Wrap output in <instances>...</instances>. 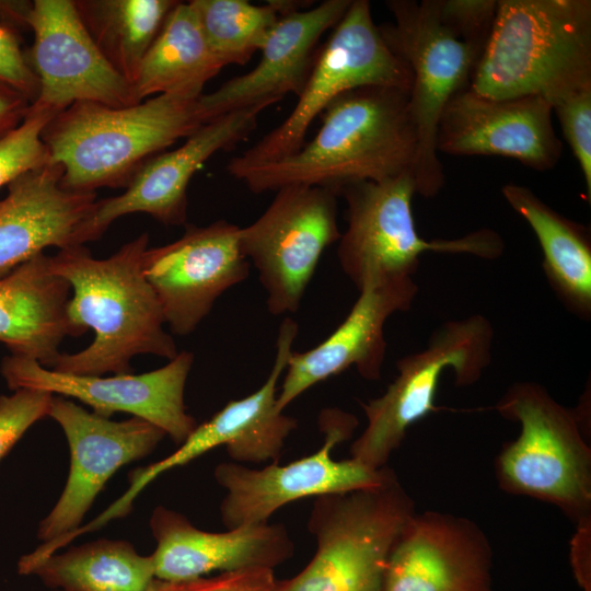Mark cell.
<instances>
[{
    "label": "cell",
    "instance_id": "f546056e",
    "mask_svg": "<svg viewBox=\"0 0 591 591\" xmlns=\"http://www.w3.org/2000/svg\"><path fill=\"white\" fill-rule=\"evenodd\" d=\"M202 33L224 65H244L260 50L268 34L287 12V1L253 4L246 0H190Z\"/></svg>",
    "mask_w": 591,
    "mask_h": 591
},
{
    "label": "cell",
    "instance_id": "74e56055",
    "mask_svg": "<svg viewBox=\"0 0 591 591\" xmlns=\"http://www.w3.org/2000/svg\"><path fill=\"white\" fill-rule=\"evenodd\" d=\"M148 591H158V590H157V580H155V582L153 583V586H152Z\"/></svg>",
    "mask_w": 591,
    "mask_h": 591
},
{
    "label": "cell",
    "instance_id": "9a60e30c",
    "mask_svg": "<svg viewBox=\"0 0 591 591\" xmlns=\"http://www.w3.org/2000/svg\"><path fill=\"white\" fill-rule=\"evenodd\" d=\"M193 362L192 352L181 351L157 370L104 378L61 373L36 360L10 355L2 359L0 370L12 391L34 389L76 398L107 418L117 412L128 413L155 425L181 444L197 426L184 403Z\"/></svg>",
    "mask_w": 591,
    "mask_h": 591
},
{
    "label": "cell",
    "instance_id": "3957f363",
    "mask_svg": "<svg viewBox=\"0 0 591 591\" xmlns=\"http://www.w3.org/2000/svg\"><path fill=\"white\" fill-rule=\"evenodd\" d=\"M591 88L590 0H497L470 89L483 96H540L552 106Z\"/></svg>",
    "mask_w": 591,
    "mask_h": 591
},
{
    "label": "cell",
    "instance_id": "e0dca14e",
    "mask_svg": "<svg viewBox=\"0 0 591 591\" xmlns=\"http://www.w3.org/2000/svg\"><path fill=\"white\" fill-rule=\"evenodd\" d=\"M274 101H262L220 115L200 126L185 142L150 159L125 192L97 199L81 230V244L100 239L118 218L143 212L164 225L187 220V188L197 171L213 154L243 141L256 128L259 114Z\"/></svg>",
    "mask_w": 591,
    "mask_h": 591
},
{
    "label": "cell",
    "instance_id": "d4e9b609",
    "mask_svg": "<svg viewBox=\"0 0 591 591\" xmlns=\"http://www.w3.org/2000/svg\"><path fill=\"white\" fill-rule=\"evenodd\" d=\"M70 291L45 253L0 278V343L50 369L63 338L79 336L68 316Z\"/></svg>",
    "mask_w": 591,
    "mask_h": 591
},
{
    "label": "cell",
    "instance_id": "9c48e42d",
    "mask_svg": "<svg viewBox=\"0 0 591 591\" xmlns=\"http://www.w3.org/2000/svg\"><path fill=\"white\" fill-rule=\"evenodd\" d=\"M493 341V325L482 314L441 324L424 349L396 362L397 375L385 392L361 404L367 425L350 457L373 470L387 466L407 430L434 410L442 374L450 369L455 385H473L490 364Z\"/></svg>",
    "mask_w": 591,
    "mask_h": 591
},
{
    "label": "cell",
    "instance_id": "30bf717a",
    "mask_svg": "<svg viewBox=\"0 0 591 591\" xmlns=\"http://www.w3.org/2000/svg\"><path fill=\"white\" fill-rule=\"evenodd\" d=\"M363 86L410 90L412 72L383 38L368 0H352L317 49L298 102L285 120L233 158L228 173L273 162L298 151L313 120L340 94Z\"/></svg>",
    "mask_w": 591,
    "mask_h": 591
},
{
    "label": "cell",
    "instance_id": "f35d334b",
    "mask_svg": "<svg viewBox=\"0 0 591 591\" xmlns=\"http://www.w3.org/2000/svg\"><path fill=\"white\" fill-rule=\"evenodd\" d=\"M51 591H59V590H51Z\"/></svg>",
    "mask_w": 591,
    "mask_h": 591
},
{
    "label": "cell",
    "instance_id": "83f0119b",
    "mask_svg": "<svg viewBox=\"0 0 591 591\" xmlns=\"http://www.w3.org/2000/svg\"><path fill=\"white\" fill-rule=\"evenodd\" d=\"M30 575L59 591H148L157 580L151 555L138 554L127 541L107 538L54 553Z\"/></svg>",
    "mask_w": 591,
    "mask_h": 591
},
{
    "label": "cell",
    "instance_id": "484cf974",
    "mask_svg": "<svg viewBox=\"0 0 591 591\" xmlns=\"http://www.w3.org/2000/svg\"><path fill=\"white\" fill-rule=\"evenodd\" d=\"M510 207L532 228L542 248L543 270L560 302L577 317L591 315V240L589 230L549 207L529 187L501 188Z\"/></svg>",
    "mask_w": 591,
    "mask_h": 591
},
{
    "label": "cell",
    "instance_id": "7a4b0ae2",
    "mask_svg": "<svg viewBox=\"0 0 591 591\" xmlns=\"http://www.w3.org/2000/svg\"><path fill=\"white\" fill-rule=\"evenodd\" d=\"M148 233L125 243L107 258H95L83 245L60 250L50 256L51 267L73 290L68 316L78 335L95 333L86 348L60 354L54 371L74 375L131 372L137 355L173 359L176 344L164 329L158 297L147 280L142 259Z\"/></svg>",
    "mask_w": 591,
    "mask_h": 591
},
{
    "label": "cell",
    "instance_id": "7c38bea8",
    "mask_svg": "<svg viewBox=\"0 0 591 591\" xmlns=\"http://www.w3.org/2000/svg\"><path fill=\"white\" fill-rule=\"evenodd\" d=\"M318 426L324 434L322 447L287 465L273 463L255 470L227 462L216 466L215 478L227 490L220 505L227 529L266 523L276 510L294 500L378 486L394 472L389 466L373 470L351 457L333 459L334 448L351 438L358 426L352 414L325 408Z\"/></svg>",
    "mask_w": 591,
    "mask_h": 591
},
{
    "label": "cell",
    "instance_id": "4fadbf2b",
    "mask_svg": "<svg viewBox=\"0 0 591 591\" xmlns=\"http://www.w3.org/2000/svg\"><path fill=\"white\" fill-rule=\"evenodd\" d=\"M298 331L297 322L286 317L279 326L274 363L263 385L243 398L230 401L207 421L197 425L169 456L132 471L128 476L129 487L94 519L95 524L102 528L127 515L138 495L158 476L217 447L224 445L237 463H277L286 439L298 427L297 419L277 406L278 382L293 351Z\"/></svg>",
    "mask_w": 591,
    "mask_h": 591
},
{
    "label": "cell",
    "instance_id": "277c9868",
    "mask_svg": "<svg viewBox=\"0 0 591 591\" xmlns=\"http://www.w3.org/2000/svg\"><path fill=\"white\" fill-rule=\"evenodd\" d=\"M206 123L199 97L161 94L130 106L74 103L42 132L61 185L77 193L126 188L153 157Z\"/></svg>",
    "mask_w": 591,
    "mask_h": 591
},
{
    "label": "cell",
    "instance_id": "f1b7e54d",
    "mask_svg": "<svg viewBox=\"0 0 591 591\" xmlns=\"http://www.w3.org/2000/svg\"><path fill=\"white\" fill-rule=\"evenodd\" d=\"M97 48L132 86L174 0H73Z\"/></svg>",
    "mask_w": 591,
    "mask_h": 591
},
{
    "label": "cell",
    "instance_id": "ac0fdd59",
    "mask_svg": "<svg viewBox=\"0 0 591 591\" xmlns=\"http://www.w3.org/2000/svg\"><path fill=\"white\" fill-rule=\"evenodd\" d=\"M26 25L34 34L28 61L38 81L37 102L57 114L79 102L137 104L131 84L97 48L73 0L31 1Z\"/></svg>",
    "mask_w": 591,
    "mask_h": 591
},
{
    "label": "cell",
    "instance_id": "d6986e66",
    "mask_svg": "<svg viewBox=\"0 0 591 591\" xmlns=\"http://www.w3.org/2000/svg\"><path fill=\"white\" fill-rule=\"evenodd\" d=\"M494 552L472 519L415 512L397 536L383 591H493Z\"/></svg>",
    "mask_w": 591,
    "mask_h": 591
},
{
    "label": "cell",
    "instance_id": "ab89813d",
    "mask_svg": "<svg viewBox=\"0 0 591 591\" xmlns=\"http://www.w3.org/2000/svg\"><path fill=\"white\" fill-rule=\"evenodd\" d=\"M494 591V590H493Z\"/></svg>",
    "mask_w": 591,
    "mask_h": 591
},
{
    "label": "cell",
    "instance_id": "5b68a950",
    "mask_svg": "<svg viewBox=\"0 0 591 591\" xmlns=\"http://www.w3.org/2000/svg\"><path fill=\"white\" fill-rule=\"evenodd\" d=\"M520 433L495 460L499 487L554 505L579 526L591 519V449L578 414L535 382L512 384L496 404Z\"/></svg>",
    "mask_w": 591,
    "mask_h": 591
},
{
    "label": "cell",
    "instance_id": "4316f807",
    "mask_svg": "<svg viewBox=\"0 0 591 591\" xmlns=\"http://www.w3.org/2000/svg\"><path fill=\"white\" fill-rule=\"evenodd\" d=\"M222 68L190 3L177 1L139 66L132 82L135 100L161 94L200 97Z\"/></svg>",
    "mask_w": 591,
    "mask_h": 591
},
{
    "label": "cell",
    "instance_id": "8d00e7d4",
    "mask_svg": "<svg viewBox=\"0 0 591 591\" xmlns=\"http://www.w3.org/2000/svg\"><path fill=\"white\" fill-rule=\"evenodd\" d=\"M31 104L20 92L0 84V139L23 121Z\"/></svg>",
    "mask_w": 591,
    "mask_h": 591
},
{
    "label": "cell",
    "instance_id": "d6a6232c",
    "mask_svg": "<svg viewBox=\"0 0 591 591\" xmlns=\"http://www.w3.org/2000/svg\"><path fill=\"white\" fill-rule=\"evenodd\" d=\"M53 396L34 389L0 395V462L35 422L48 416Z\"/></svg>",
    "mask_w": 591,
    "mask_h": 591
},
{
    "label": "cell",
    "instance_id": "5bb4252c",
    "mask_svg": "<svg viewBox=\"0 0 591 591\" xmlns=\"http://www.w3.org/2000/svg\"><path fill=\"white\" fill-rule=\"evenodd\" d=\"M47 417L66 436L70 470L59 499L39 522L37 537L43 543L78 529L107 480L121 466L149 455L166 436L139 417L113 421L61 395L53 396Z\"/></svg>",
    "mask_w": 591,
    "mask_h": 591
},
{
    "label": "cell",
    "instance_id": "6da1fadb",
    "mask_svg": "<svg viewBox=\"0 0 591 591\" xmlns=\"http://www.w3.org/2000/svg\"><path fill=\"white\" fill-rule=\"evenodd\" d=\"M417 134L409 92L363 86L336 97L315 136L282 159L229 173L256 194L289 185L335 192L358 182H382L413 172Z\"/></svg>",
    "mask_w": 591,
    "mask_h": 591
},
{
    "label": "cell",
    "instance_id": "ffe728a7",
    "mask_svg": "<svg viewBox=\"0 0 591 591\" xmlns=\"http://www.w3.org/2000/svg\"><path fill=\"white\" fill-rule=\"evenodd\" d=\"M552 105L540 96L493 99L470 86L456 93L440 117L436 147L451 155L511 158L540 172L560 160L563 144Z\"/></svg>",
    "mask_w": 591,
    "mask_h": 591
},
{
    "label": "cell",
    "instance_id": "ba28073f",
    "mask_svg": "<svg viewBox=\"0 0 591 591\" xmlns=\"http://www.w3.org/2000/svg\"><path fill=\"white\" fill-rule=\"evenodd\" d=\"M394 23L380 25L390 46L409 67V111L417 134L413 174L417 194L436 196L444 183L436 138L450 100L467 89L484 46L466 40L441 14L439 0H389Z\"/></svg>",
    "mask_w": 591,
    "mask_h": 591
},
{
    "label": "cell",
    "instance_id": "8992f818",
    "mask_svg": "<svg viewBox=\"0 0 591 591\" xmlns=\"http://www.w3.org/2000/svg\"><path fill=\"white\" fill-rule=\"evenodd\" d=\"M415 512L395 472L374 487L315 497L308 528L316 552L279 591H383L391 549Z\"/></svg>",
    "mask_w": 591,
    "mask_h": 591
},
{
    "label": "cell",
    "instance_id": "4dcf8cb0",
    "mask_svg": "<svg viewBox=\"0 0 591 591\" xmlns=\"http://www.w3.org/2000/svg\"><path fill=\"white\" fill-rule=\"evenodd\" d=\"M55 115V111L35 101L23 121L0 139V188L19 175L50 162L42 132Z\"/></svg>",
    "mask_w": 591,
    "mask_h": 591
},
{
    "label": "cell",
    "instance_id": "cb8c5ba5",
    "mask_svg": "<svg viewBox=\"0 0 591 591\" xmlns=\"http://www.w3.org/2000/svg\"><path fill=\"white\" fill-rule=\"evenodd\" d=\"M61 177L62 169L49 162L7 185L8 194L0 199V278L48 246L82 245L81 230L96 193L68 190Z\"/></svg>",
    "mask_w": 591,
    "mask_h": 591
},
{
    "label": "cell",
    "instance_id": "e575fe53",
    "mask_svg": "<svg viewBox=\"0 0 591 591\" xmlns=\"http://www.w3.org/2000/svg\"><path fill=\"white\" fill-rule=\"evenodd\" d=\"M158 591H279L273 569L251 568L184 582L157 580Z\"/></svg>",
    "mask_w": 591,
    "mask_h": 591
},
{
    "label": "cell",
    "instance_id": "2e32d148",
    "mask_svg": "<svg viewBox=\"0 0 591 591\" xmlns=\"http://www.w3.org/2000/svg\"><path fill=\"white\" fill-rule=\"evenodd\" d=\"M239 232L240 227L227 220L204 227L186 223L176 241L146 250L143 274L173 334L193 333L216 301L248 277L251 264Z\"/></svg>",
    "mask_w": 591,
    "mask_h": 591
},
{
    "label": "cell",
    "instance_id": "d590c367",
    "mask_svg": "<svg viewBox=\"0 0 591 591\" xmlns=\"http://www.w3.org/2000/svg\"><path fill=\"white\" fill-rule=\"evenodd\" d=\"M443 18L468 42L485 47L494 24L496 0H439Z\"/></svg>",
    "mask_w": 591,
    "mask_h": 591
},
{
    "label": "cell",
    "instance_id": "836d02e7",
    "mask_svg": "<svg viewBox=\"0 0 591 591\" xmlns=\"http://www.w3.org/2000/svg\"><path fill=\"white\" fill-rule=\"evenodd\" d=\"M564 137L582 172L591 197V88L567 95L553 106Z\"/></svg>",
    "mask_w": 591,
    "mask_h": 591
},
{
    "label": "cell",
    "instance_id": "603a6c76",
    "mask_svg": "<svg viewBox=\"0 0 591 591\" xmlns=\"http://www.w3.org/2000/svg\"><path fill=\"white\" fill-rule=\"evenodd\" d=\"M351 1L325 0L280 15L259 50L257 65L199 97L206 123L257 102L277 103L290 93L298 96L311 72L321 36L336 26Z\"/></svg>",
    "mask_w": 591,
    "mask_h": 591
},
{
    "label": "cell",
    "instance_id": "1f68e13d",
    "mask_svg": "<svg viewBox=\"0 0 591 591\" xmlns=\"http://www.w3.org/2000/svg\"><path fill=\"white\" fill-rule=\"evenodd\" d=\"M30 1L0 0V84L23 94L31 103L38 96V81L25 56L19 28L26 25Z\"/></svg>",
    "mask_w": 591,
    "mask_h": 591
},
{
    "label": "cell",
    "instance_id": "44dd1931",
    "mask_svg": "<svg viewBox=\"0 0 591 591\" xmlns=\"http://www.w3.org/2000/svg\"><path fill=\"white\" fill-rule=\"evenodd\" d=\"M345 320L321 344L292 351L277 395L280 410L315 384L350 367L366 380L381 378L386 355L384 326L390 316L410 309L418 286L412 277L370 281Z\"/></svg>",
    "mask_w": 591,
    "mask_h": 591
},
{
    "label": "cell",
    "instance_id": "7402d4cb",
    "mask_svg": "<svg viewBox=\"0 0 591 591\" xmlns=\"http://www.w3.org/2000/svg\"><path fill=\"white\" fill-rule=\"evenodd\" d=\"M157 541L151 554L155 579L184 582L211 572L269 568L288 560L294 544L281 523H259L208 532L197 529L182 513L157 507L150 518Z\"/></svg>",
    "mask_w": 591,
    "mask_h": 591
},
{
    "label": "cell",
    "instance_id": "8fae6325",
    "mask_svg": "<svg viewBox=\"0 0 591 591\" xmlns=\"http://www.w3.org/2000/svg\"><path fill=\"white\" fill-rule=\"evenodd\" d=\"M337 197L329 189L289 185L240 228V246L255 267L271 315L296 313L325 250L338 242Z\"/></svg>",
    "mask_w": 591,
    "mask_h": 591
},
{
    "label": "cell",
    "instance_id": "52a82bcc",
    "mask_svg": "<svg viewBox=\"0 0 591 591\" xmlns=\"http://www.w3.org/2000/svg\"><path fill=\"white\" fill-rule=\"evenodd\" d=\"M417 194L413 172L382 182L345 186L347 227L338 240L337 258L359 290L363 285L414 277L428 252L498 258L505 248L499 233L480 229L450 240H426L416 229L412 201Z\"/></svg>",
    "mask_w": 591,
    "mask_h": 591
}]
</instances>
